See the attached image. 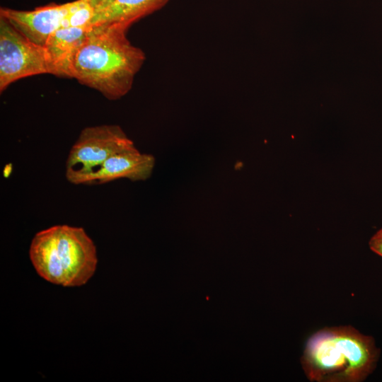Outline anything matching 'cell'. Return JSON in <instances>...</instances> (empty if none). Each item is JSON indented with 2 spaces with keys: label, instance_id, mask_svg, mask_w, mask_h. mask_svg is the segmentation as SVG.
Wrapping results in <instances>:
<instances>
[{
  "label": "cell",
  "instance_id": "6da1fadb",
  "mask_svg": "<svg viewBox=\"0 0 382 382\" xmlns=\"http://www.w3.org/2000/svg\"><path fill=\"white\" fill-rule=\"evenodd\" d=\"M127 28L117 25L92 26L73 59L71 78L117 100L132 89L146 55L127 37Z\"/></svg>",
  "mask_w": 382,
  "mask_h": 382
},
{
  "label": "cell",
  "instance_id": "7a4b0ae2",
  "mask_svg": "<svg viewBox=\"0 0 382 382\" xmlns=\"http://www.w3.org/2000/svg\"><path fill=\"white\" fill-rule=\"evenodd\" d=\"M380 357L372 336L350 325L328 327L311 335L300 361L310 381L361 382Z\"/></svg>",
  "mask_w": 382,
  "mask_h": 382
},
{
  "label": "cell",
  "instance_id": "3957f363",
  "mask_svg": "<svg viewBox=\"0 0 382 382\" xmlns=\"http://www.w3.org/2000/svg\"><path fill=\"white\" fill-rule=\"evenodd\" d=\"M29 254L40 277L65 286L86 284L98 262L96 246L84 229L68 225H56L37 233Z\"/></svg>",
  "mask_w": 382,
  "mask_h": 382
},
{
  "label": "cell",
  "instance_id": "277c9868",
  "mask_svg": "<svg viewBox=\"0 0 382 382\" xmlns=\"http://www.w3.org/2000/svg\"><path fill=\"white\" fill-rule=\"evenodd\" d=\"M43 74H50L44 47L0 16V92L19 79Z\"/></svg>",
  "mask_w": 382,
  "mask_h": 382
},
{
  "label": "cell",
  "instance_id": "5b68a950",
  "mask_svg": "<svg viewBox=\"0 0 382 382\" xmlns=\"http://www.w3.org/2000/svg\"><path fill=\"white\" fill-rule=\"evenodd\" d=\"M134 146L132 140L119 125L85 127L69 151L66 171H88L113 154Z\"/></svg>",
  "mask_w": 382,
  "mask_h": 382
},
{
  "label": "cell",
  "instance_id": "8992f818",
  "mask_svg": "<svg viewBox=\"0 0 382 382\" xmlns=\"http://www.w3.org/2000/svg\"><path fill=\"white\" fill-rule=\"evenodd\" d=\"M154 165V156L141 153L134 146L113 154L88 171H66V178L75 185H98L120 178L145 180L151 176Z\"/></svg>",
  "mask_w": 382,
  "mask_h": 382
},
{
  "label": "cell",
  "instance_id": "52a82bcc",
  "mask_svg": "<svg viewBox=\"0 0 382 382\" xmlns=\"http://www.w3.org/2000/svg\"><path fill=\"white\" fill-rule=\"evenodd\" d=\"M68 10L69 2L52 4L30 11L1 7L0 16L6 18L30 41L44 47L49 37L62 28Z\"/></svg>",
  "mask_w": 382,
  "mask_h": 382
},
{
  "label": "cell",
  "instance_id": "ba28073f",
  "mask_svg": "<svg viewBox=\"0 0 382 382\" xmlns=\"http://www.w3.org/2000/svg\"><path fill=\"white\" fill-rule=\"evenodd\" d=\"M91 28H61L49 37L44 50L50 74L71 78L73 59Z\"/></svg>",
  "mask_w": 382,
  "mask_h": 382
},
{
  "label": "cell",
  "instance_id": "9c48e42d",
  "mask_svg": "<svg viewBox=\"0 0 382 382\" xmlns=\"http://www.w3.org/2000/svg\"><path fill=\"white\" fill-rule=\"evenodd\" d=\"M170 0H115L95 11L91 27L117 25L129 28L141 18L162 8Z\"/></svg>",
  "mask_w": 382,
  "mask_h": 382
},
{
  "label": "cell",
  "instance_id": "30bf717a",
  "mask_svg": "<svg viewBox=\"0 0 382 382\" xmlns=\"http://www.w3.org/2000/svg\"><path fill=\"white\" fill-rule=\"evenodd\" d=\"M95 10L86 0L69 2V10L62 28H91Z\"/></svg>",
  "mask_w": 382,
  "mask_h": 382
},
{
  "label": "cell",
  "instance_id": "8fae6325",
  "mask_svg": "<svg viewBox=\"0 0 382 382\" xmlns=\"http://www.w3.org/2000/svg\"><path fill=\"white\" fill-rule=\"evenodd\" d=\"M369 246L371 251L382 257V227L371 237Z\"/></svg>",
  "mask_w": 382,
  "mask_h": 382
},
{
  "label": "cell",
  "instance_id": "7c38bea8",
  "mask_svg": "<svg viewBox=\"0 0 382 382\" xmlns=\"http://www.w3.org/2000/svg\"><path fill=\"white\" fill-rule=\"evenodd\" d=\"M95 11L103 8L115 0H86Z\"/></svg>",
  "mask_w": 382,
  "mask_h": 382
}]
</instances>
